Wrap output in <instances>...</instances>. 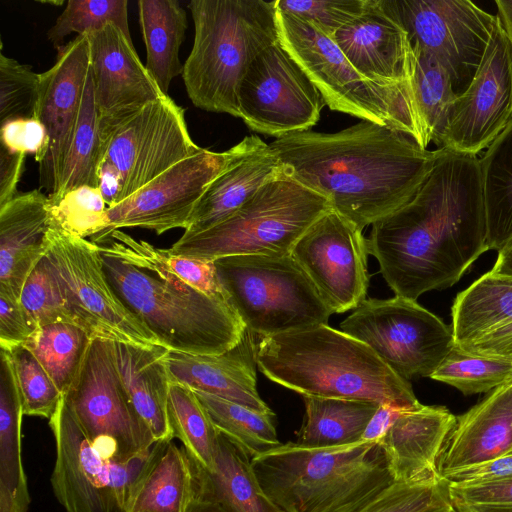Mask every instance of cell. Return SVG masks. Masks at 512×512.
<instances>
[{
    "mask_svg": "<svg viewBox=\"0 0 512 512\" xmlns=\"http://www.w3.org/2000/svg\"><path fill=\"white\" fill-rule=\"evenodd\" d=\"M270 146L288 176L362 231L410 202L442 152L363 120L335 133H290Z\"/></svg>",
    "mask_w": 512,
    "mask_h": 512,
    "instance_id": "cell-2",
    "label": "cell"
},
{
    "mask_svg": "<svg viewBox=\"0 0 512 512\" xmlns=\"http://www.w3.org/2000/svg\"><path fill=\"white\" fill-rule=\"evenodd\" d=\"M46 240V259L78 325L112 341L159 344L113 291L98 244L52 228Z\"/></svg>",
    "mask_w": 512,
    "mask_h": 512,
    "instance_id": "cell-14",
    "label": "cell"
},
{
    "mask_svg": "<svg viewBox=\"0 0 512 512\" xmlns=\"http://www.w3.org/2000/svg\"><path fill=\"white\" fill-rule=\"evenodd\" d=\"M89 69L88 36L81 34L60 47L55 64L40 74L35 119L45 129L46 143L36 161L39 164V186L50 194L55 193L60 185Z\"/></svg>",
    "mask_w": 512,
    "mask_h": 512,
    "instance_id": "cell-20",
    "label": "cell"
},
{
    "mask_svg": "<svg viewBox=\"0 0 512 512\" xmlns=\"http://www.w3.org/2000/svg\"><path fill=\"white\" fill-rule=\"evenodd\" d=\"M457 346L468 353L512 361V322L483 335L474 342Z\"/></svg>",
    "mask_w": 512,
    "mask_h": 512,
    "instance_id": "cell-54",
    "label": "cell"
},
{
    "mask_svg": "<svg viewBox=\"0 0 512 512\" xmlns=\"http://www.w3.org/2000/svg\"><path fill=\"white\" fill-rule=\"evenodd\" d=\"M40 74L0 53V122L35 118Z\"/></svg>",
    "mask_w": 512,
    "mask_h": 512,
    "instance_id": "cell-46",
    "label": "cell"
},
{
    "mask_svg": "<svg viewBox=\"0 0 512 512\" xmlns=\"http://www.w3.org/2000/svg\"><path fill=\"white\" fill-rule=\"evenodd\" d=\"M99 248L113 291L160 345L172 351L217 355L241 341L246 327L228 302Z\"/></svg>",
    "mask_w": 512,
    "mask_h": 512,
    "instance_id": "cell-6",
    "label": "cell"
},
{
    "mask_svg": "<svg viewBox=\"0 0 512 512\" xmlns=\"http://www.w3.org/2000/svg\"><path fill=\"white\" fill-rule=\"evenodd\" d=\"M332 38L366 78L384 85L412 84V46L406 31L384 9L381 0H369L364 12Z\"/></svg>",
    "mask_w": 512,
    "mask_h": 512,
    "instance_id": "cell-22",
    "label": "cell"
},
{
    "mask_svg": "<svg viewBox=\"0 0 512 512\" xmlns=\"http://www.w3.org/2000/svg\"><path fill=\"white\" fill-rule=\"evenodd\" d=\"M290 255L332 313L354 310L366 299L367 239L362 230L333 209L307 229Z\"/></svg>",
    "mask_w": 512,
    "mask_h": 512,
    "instance_id": "cell-17",
    "label": "cell"
},
{
    "mask_svg": "<svg viewBox=\"0 0 512 512\" xmlns=\"http://www.w3.org/2000/svg\"><path fill=\"white\" fill-rule=\"evenodd\" d=\"M100 136L103 161L122 175L121 202L201 149L188 132L184 109L169 95L147 104Z\"/></svg>",
    "mask_w": 512,
    "mask_h": 512,
    "instance_id": "cell-15",
    "label": "cell"
},
{
    "mask_svg": "<svg viewBox=\"0 0 512 512\" xmlns=\"http://www.w3.org/2000/svg\"><path fill=\"white\" fill-rule=\"evenodd\" d=\"M121 259L155 274L183 282L211 297L226 301L215 262L172 254L116 229L97 243Z\"/></svg>",
    "mask_w": 512,
    "mask_h": 512,
    "instance_id": "cell-32",
    "label": "cell"
},
{
    "mask_svg": "<svg viewBox=\"0 0 512 512\" xmlns=\"http://www.w3.org/2000/svg\"><path fill=\"white\" fill-rule=\"evenodd\" d=\"M448 500L442 479L393 481L353 512H426Z\"/></svg>",
    "mask_w": 512,
    "mask_h": 512,
    "instance_id": "cell-48",
    "label": "cell"
},
{
    "mask_svg": "<svg viewBox=\"0 0 512 512\" xmlns=\"http://www.w3.org/2000/svg\"><path fill=\"white\" fill-rule=\"evenodd\" d=\"M20 302L36 328L59 321L77 324L67 308L46 256L40 260L26 279Z\"/></svg>",
    "mask_w": 512,
    "mask_h": 512,
    "instance_id": "cell-47",
    "label": "cell"
},
{
    "mask_svg": "<svg viewBox=\"0 0 512 512\" xmlns=\"http://www.w3.org/2000/svg\"><path fill=\"white\" fill-rule=\"evenodd\" d=\"M456 416L444 406L404 409L378 441L394 481L441 479L438 463Z\"/></svg>",
    "mask_w": 512,
    "mask_h": 512,
    "instance_id": "cell-25",
    "label": "cell"
},
{
    "mask_svg": "<svg viewBox=\"0 0 512 512\" xmlns=\"http://www.w3.org/2000/svg\"><path fill=\"white\" fill-rule=\"evenodd\" d=\"M330 209L326 198L283 172L230 217L205 231L183 234L168 249L175 255L213 261L234 255H287Z\"/></svg>",
    "mask_w": 512,
    "mask_h": 512,
    "instance_id": "cell-8",
    "label": "cell"
},
{
    "mask_svg": "<svg viewBox=\"0 0 512 512\" xmlns=\"http://www.w3.org/2000/svg\"><path fill=\"white\" fill-rule=\"evenodd\" d=\"M490 271L500 275L512 276V239L498 251L496 262Z\"/></svg>",
    "mask_w": 512,
    "mask_h": 512,
    "instance_id": "cell-58",
    "label": "cell"
},
{
    "mask_svg": "<svg viewBox=\"0 0 512 512\" xmlns=\"http://www.w3.org/2000/svg\"><path fill=\"white\" fill-rule=\"evenodd\" d=\"M497 16L512 47V0H496Z\"/></svg>",
    "mask_w": 512,
    "mask_h": 512,
    "instance_id": "cell-59",
    "label": "cell"
},
{
    "mask_svg": "<svg viewBox=\"0 0 512 512\" xmlns=\"http://www.w3.org/2000/svg\"><path fill=\"white\" fill-rule=\"evenodd\" d=\"M257 367L269 380L302 396L420 404L409 381L390 369L365 343L320 324L256 343Z\"/></svg>",
    "mask_w": 512,
    "mask_h": 512,
    "instance_id": "cell-3",
    "label": "cell"
},
{
    "mask_svg": "<svg viewBox=\"0 0 512 512\" xmlns=\"http://www.w3.org/2000/svg\"><path fill=\"white\" fill-rule=\"evenodd\" d=\"M189 512H227L221 505L216 501L199 494V497L195 501L194 505Z\"/></svg>",
    "mask_w": 512,
    "mask_h": 512,
    "instance_id": "cell-60",
    "label": "cell"
},
{
    "mask_svg": "<svg viewBox=\"0 0 512 512\" xmlns=\"http://www.w3.org/2000/svg\"><path fill=\"white\" fill-rule=\"evenodd\" d=\"M64 397L84 433L104 457L126 459L155 443L123 385L114 341L98 336L92 339Z\"/></svg>",
    "mask_w": 512,
    "mask_h": 512,
    "instance_id": "cell-12",
    "label": "cell"
},
{
    "mask_svg": "<svg viewBox=\"0 0 512 512\" xmlns=\"http://www.w3.org/2000/svg\"><path fill=\"white\" fill-rule=\"evenodd\" d=\"M239 113L253 131L276 138L310 130L326 105L280 40L252 61L239 88Z\"/></svg>",
    "mask_w": 512,
    "mask_h": 512,
    "instance_id": "cell-16",
    "label": "cell"
},
{
    "mask_svg": "<svg viewBox=\"0 0 512 512\" xmlns=\"http://www.w3.org/2000/svg\"><path fill=\"white\" fill-rule=\"evenodd\" d=\"M21 396L8 352L0 353V512H27L31 502L22 461Z\"/></svg>",
    "mask_w": 512,
    "mask_h": 512,
    "instance_id": "cell-30",
    "label": "cell"
},
{
    "mask_svg": "<svg viewBox=\"0 0 512 512\" xmlns=\"http://www.w3.org/2000/svg\"><path fill=\"white\" fill-rule=\"evenodd\" d=\"M87 36L100 132L164 96L117 25L107 23Z\"/></svg>",
    "mask_w": 512,
    "mask_h": 512,
    "instance_id": "cell-21",
    "label": "cell"
},
{
    "mask_svg": "<svg viewBox=\"0 0 512 512\" xmlns=\"http://www.w3.org/2000/svg\"><path fill=\"white\" fill-rule=\"evenodd\" d=\"M26 154L0 145V207L16 196L17 184L24 170Z\"/></svg>",
    "mask_w": 512,
    "mask_h": 512,
    "instance_id": "cell-55",
    "label": "cell"
},
{
    "mask_svg": "<svg viewBox=\"0 0 512 512\" xmlns=\"http://www.w3.org/2000/svg\"><path fill=\"white\" fill-rule=\"evenodd\" d=\"M108 206L99 188L81 186L59 197L48 196L49 228L86 239L109 227Z\"/></svg>",
    "mask_w": 512,
    "mask_h": 512,
    "instance_id": "cell-43",
    "label": "cell"
},
{
    "mask_svg": "<svg viewBox=\"0 0 512 512\" xmlns=\"http://www.w3.org/2000/svg\"><path fill=\"white\" fill-rule=\"evenodd\" d=\"M200 494L196 463L167 442L138 483L128 512H189Z\"/></svg>",
    "mask_w": 512,
    "mask_h": 512,
    "instance_id": "cell-29",
    "label": "cell"
},
{
    "mask_svg": "<svg viewBox=\"0 0 512 512\" xmlns=\"http://www.w3.org/2000/svg\"><path fill=\"white\" fill-rule=\"evenodd\" d=\"M116 365L123 385L155 442L173 439L167 403L172 383L166 364L168 349L114 341Z\"/></svg>",
    "mask_w": 512,
    "mask_h": 512,
    "instance_id": "cell-28",
    "label": "cell"
},
{
    "mask_svg": "<svg viewBox=\"0 0 512 512\" xmlns=\"http://www.w3.org/2000/svg\"><path fill=\"white\" fill-rule=\"evenodd\" d=\"M406 31L412 49L433 57L457 96L472 82L488 46L496 15L469 0H381Z\"/></svg>",
    "mask_w": 512,
    "mask_h": 512,
    "instance_id": "cell-13",
    "label": "cell"
},
{
    "mask_svg": "<svg viewBox=\"0 0 512 512\" xmlns=\"http://www.w3.org/2000/svg\"><path fill=\"white\" fill-rule=\"evenodd\" d=\"M226 300L260 337L327 324L333 314L287 255H234L214 260Z\"/></svg>",
    "mask_w": 512,
    "mask_h": 512,
    "instance_id": "cell-9",
    "label": "cell"
},
{
    "mask_svg": "<svg viewBox=\"0 0 512 512\" xmlns=\"http://www.w3.org/2000/svg\"><path fill=\"white\" fill-rule=\"evenodd\" d=\"M167 415L173 438H177L196 465L211 471L219 432L195 392L180 383L170 385Z\"/></svg>",
    "mask_w": 512,
    "mask_h": 512,
    "instance_id": "cell-39",
    "label": "cell"
},
{
    "mask_svg": "<svg viewBox=\"0 0 512 512\" xmlns=\"http://www.w3.org/2000/svg\"><path fill=\"white\" fill-rule=\"evenodd\" d=\"M487 248L497 252L512 239V119L479 158Z\"/></svg>",
    "mask_w": 512,
    "mask_h": 512,
    "instance_id": "cell-35",
    "label": "cell"
},
{
    "mask_svg": "<svg viewBox=\"0 0 512 512\" xmlns=\"http://www.w3.org/2000/svg\"><path fill=\"white\" fill-rule=\"evenodd\" d=\"M512 452V382L456 417L438 463L440 478Z\"/></svg>",
    "mask_w": 512,
    "mask_h": 512,
    "instance_id": "cell-26",
    "label": "cell"
},
{
    "mask_svg": "<svg viewBox=\"0 0 512 512\" xmlns=\"http://www.w3.org/2000/svg\"><path fill=\"white\" fill-rule=\"evenodd\" d=\"M138 10L145 66L160 91L168 95L172 79L183 71L179 49L187 29L186 12L176 0H140Z\"/></svg>",
    "mask_w": 512,
    "mask_h": 512,
    "instance_id": "cell-34",
    "label": "cell"
},
{
    "mask_svg": "<svg viewBox=\"0 0 512 512\" xmlns=\"http://www.w3.org/2000/svg\"><path fill=\"white\" fill-rule=\"evenodd\" d=\"M8 353L16 375L24 415L49 420L57 410L63 394L40 361L23 344Z\"/></svg>",
    "mask_w": 512,
    "mask_h": 512,
    "instance_id": "cell-45",
    "label": "cell"
},
{
    "mask_svg": "<svg viewBox=\"0 0 512 512\" xmlns=\"http://www.w3.org/2000/svg\"><path fill=\"white\" fill-rule=\"evenodd\" d=\"M35 329L20 300L0 292L1 350L9 352L22 345Z\"/></svg>",
    "mask_w": 512,
    "mask_h": 512,
    "instance_id": "cell-51",
    "label": "cell"
},
{
    "mask_svg": "<svg viewBox=\"0 0 512 512\" xmlns=\"http://www.w3.org/2000/svg\"><path fill=\"white\" fill-rule=\"evenodd\" d=\"M48 197L38 189L17 193L0 207V292L20 300L31 271L46 255Z\"/></svg>",
    "mask_w": 512,
    "mask_h": 512,
    "instance_id": "cell-27",
    "label": "cell"
},
{
    "mask_svg": "<svg viewBox=\"0 0 512 512\" xmlns=\"http://www.w3.org/2000/svg\"><path fill=\"white\" fill-rule=\"evenodd\" d=\"M94 337L78 324L59 321L37 327L23 345L40 361L64 395Z\"/></svg>",
    "mask_w": 512,
    "mask_h": 512,
    "instance_id": "cell-38",
    "label": "cell"
},
{
    "mask_svg": "<svg viewBox=\"0 0 512 512\" xmlns=\"http://www.w3.org/2000/svg\"><path fill=\"white\" fill-rule=\"evenodd\" d=\"M397 375L430 377L455 346L452 328L416 300L365 299L340 323Z\"/></svg>",
    "mask_w": 512,
    "mask_h": 512,
    "instance_id": "cell-11",
    "label": "cell"
},
{
    "mask_svg": "<svg viewBox=\"0 0 512 512\" xmlns=\"http://www.w3.org/2000/svg\"><path fill=\"white\" fill-rule=\"evenodd\" d=\"M452 332L464 345L512 322V276L489 271L454 299Z\"/></svg>",
    "mask_w": 512,
    "mask_h": 512,
    "instance_id": "cell-33",
    "label": "cell"
},
{
    "mask_svg": "<svg viewBox=\"0 0 512 512\" xmlns=\"http://www.w3.org/2000/svg\"><path fill=\"white\" fill-rule=\"evenodd\" d=\"M234 155V146L223 152L201 148L179 161L135 194L108 208L109 227L91 238L98 243L111 231L140 227L160 235L187 227L189 217L209 184Z\"/></svg>",
    "mask_w": 512,
    "mask_h": 512,
    "instance_id": "cell-19",
    "label": "cell"
},
{
    "mask_svg": "<svg viewBox=\"0 0 512 512\" xmlns=\"http://www.w3.org/2000/svg\"><path fill=\"white\" fill-rule=\"evenodd\" d=\"M246 329L241 341L217 355L169 350L165 360L172 382L263 413H273L256 386V342Z\"/></svg>",
    "mask_w": 512,
    "mask_h": 512,
    "instance_id": "cell-24",
    "label": "cell"
},
{
    "mask_svg": "<svg viewBox=\"0 0 512 512\" xmlns=\"http://www.w3.org/2000/svg\"><path fill=\"white\" fill-rule=\"evenodd\" d=\"M445 483L448 498L459 512L512 508V476L489 482Z\"/></svg>",
    "mask_w": 512,
    "mask_h": 512,
    "instance_id": "cell-50",
    "label": "cell"
},
{
    "mask_svg": "<svg viewBox=\"0 0 512 512\" xmlns=\"http://www.w3.org/2000/svg\"><path fill=\"white\" fill-rule=\"evenodd\" d=\"M404 409L409 408H402L391 403L379 404L377 410L368 422L361 440L378 442Z\"/></svg>",
    "mask_w": 512,
    "mask_h": 512,
    "instance_id": "cell-56",
    "label": "cell"
},
{
    "mask_svg": "<svg viewBox=\"0 0 512 512\" xmlns=\"http://www.w3.org/2000/svg\"><path fill=\"white\" fill-rule=\"evenodd\" d=\"M512 476V452L487 462L452 472L442 478L445 482H489Z\"/></svg>",
    "mask_w": 512,
    "mask_h": 512,
    "instance_id": "cell-53",
    "label": "cell"
},
{
    "mask_svg": "<svg viewBox=\"0 0 512 512\" xmlns=\"http://www.w3.org/2000/svg\"><path fill=\"white\" fill-rule=\"evenodd\" d=\"M512 119V47L496 15L481 64L457 96L438 148L477 155Z\"/></svg>",
    "mask_w": 512,
    "mask_h": 512,
    "instance_id": "cell-18",
    "label": "cell"
},
{
    "mask_svg": "<svg viewBox=\"0 0 512 512\" xmlns=\"http://www.w3.org/2000/svg\"><path fill=\"white\" fill-rule=\"evenodd\" d=\"M194 43L183 65L189 99L240 117L239 88L252 61L279 40L276 0H192Z\"/></svg>",
    "mask_w": 512,
    "mask_h": 512,
    "instance_id": "cell-5",
    "label": "cell"
},
{
    "mask_svg": "<svg viewBox=\"0 0 512 512\" xmlns=\"http://www.w3.org/2000/svg\"><path fill=\"white\" fill-rule=\"evenodd\" d=\"M305 415L297 443L329 447L358 442L379 404L369 401L303 396Z\"/></svg>",
    "mask_w": 512,
    "mask_h": 512,
    "instance_id": "cell-36",
    "label": "cell"
},
{
    "mask_svg": "<svg viewBox=\"0 0 512 512\" xmlns=\"http://www.w3.org/2000/svg\"><path fill=\"white\" fill-rule=\"evenodd\" d=\"M104 151L99 130L97 107L91 69L83 92L80 114L73 141L65 161L58 190L49 197H59L81 186L99 188L100 168Z\"/></svg>",
    "mask_w": 512,
    "mask_h": 512,
    "instance_id": "cell-37",
    "label": "cell"
},
{
    "mask_svg": "<svg viewBox=\"0 0 512 512\" xmlns=\"http://www.w3.org/2000/svg\"><path fill=\"white\" fill-rule=\"evenodd\" d=\"M367 248L397 296L457 283L488 251L478 156L442 148L414 198L372 225Z\"/></svg>",
    "mask_w": 512,
    "mask_h": 512,
    "instance_id": "cell-1",
    "label": "cell"
},
{
    "mask_svg": "<svg viewBox=\"0 0 512 512\" xmlns=\"http://www.w3.org/2000/svg\"><path fill=\"white\" fill-rule=\"evenodd\" d=\"M45 143V129L35 118L15 119L1 125V144L13 152L33 153L36 160Z\"/></svg>",
    "mask_w": 512,
    "mask_h": 512,
    "instance_id": "cell-52",
    "label": "cell"
},
{
    "mask_svg": "<svg viewBox=\"0 0 512 512\" xmlns=\"http://www.w3.org/2000/svg\"><path fill=\"white\" fill-rule=\"evenodd\" d=\"M413 91L427 143L437 148L457 98L450 78L430 55L414 50Z\"/></svg>",
    "mask_w": 512,
    "mask_h": 512,
    "instance_id": "cell-41",
    "label": "cell"
},
{
    "mask_svg": "<svg viewBox=\"0 0 512 512\" xmlns=\"http://www.w3.org/2000/svg\"><path fill=\"white\" fill-rule=\"evenodd\" d=\"M426 512H459L450 502V500L437 505Z\"/></svg>",
    "mask_w": 512,
    "mask_h": 512,
    "instance_id": "cell-61",
    "label": "cell"
},
{
    "mask_svg": "<svg viewBox=\"0 0 512 512\" xmlns=\"http://www.w3.org/2000/svg\"><path fill=\"white\" fill-rule=\"evenodd\" d=\"M369 0H276L280 11L292 14L331 36L357 19Z\"/></svg>",
    "mask_w": 512,
    "mask_h": 512,
    "instance_id": "cell-49",
    "label": "cell"
},
{
    "mask_svg": "<svg viewBox=\"0 0 512 512\" xmlns=\"http://www.w3.org/2000/svg\"><path fill=\"white\" fill-rule=\"evenodd\" d=\"M99 190L109 208L121 202L123 179L119 170L107 161L100 168Z\"/></svg>",
    "mask_w": 512,
    "mask_h": 512,
    "instance_id": "cell-57",
    "label": "cell"
},
{
    "mask_svg": "<svg viewBox=\"0 0 512 512\" xmlns=\"http://www.w3.org/2000/svg\"><path fill=\"white\" fill-rule=\"evenodd\" d=\"M283 172L270 144L257 136L245 137L234 145L232 159L196 203L183 234H196L221 223Z\"/></svg>",
    "mask_w": 512,
    "mask_h": 512,
    "instance_id": "cell-23",
    "label": "cell"
},
{
    "mask_svg": "<svg viewBox=\"0 0 512 512\" xmlns=\"http://www.w3.org/2000/svg\"><path fill=\"white\" fill-rule=\"evenodd\" d=\"M283 512H353L394 480L379 442L314 447L288 442L251 459Z\"/></svg>",
    "mask_w": 512,
    "mask_h": 512,
    "instance_id": "cell-4",
    "label": "cell"
},
{
    "mask_svg": "<svg viewBox=\"0 0 512 512\" xmlns=\"http://www.w3.org/2000/svg\"><path fill=\"white\" fill-rule=\"evenodd\" d=\"M107 23H114L131 39L127 0H69L47 37L59 49L71 33L88 34Z\"/></svg>",
    "mask_w": 512,
    "mask_h": 512,
    "instance_id": "cell-44",
    "label": "cell"
},
{
    "mask_svg": "<svg viewBox=\"0 0 512 512\" xmlns=\"http://www.w3.org/2000/svg\"><path fill=\"white\" fill-rule=\"evenodd\" d=\"M468 512H512V508H508V509H491V510H482V511H468Z\"/></svg>",
    "mask_w": 512,
    "mask_h": 512,
    "instance_id": "cell-62",
    "label": "cell"
},
{
    "mask_svg": "<svg viewBox=\"0 0 512 512\" xmlns=\"http://www.w3.org/2000/svg\"><path fill=\"white\" fill-rule=\"evenodd\" d=\"M430 378L464 395L491 392L512 382V361L468 353L455 344Z\"/></svg>",
    "mask_w": 512,
    "mask_h": 512,
    "instance_id": "cell-42",
    "label": "cell"
},
{
    "mask_svg": "<svg viewBox=\"0 0 512 512\" xmlns=\"http://www.w3.org/2000/svg\"><path fill=\"white\" fill-rule=\"evenodd\" d=\"M279 40L300 64L331 110L388 126L427 149L413 84L384 85L360 74L333 38L277 8Z\"/></svg>",
    "mask_w": 512,
    "mask_h": 512,
    "instance_id": "cell-7",
    "label": "cell"
},
{
    "mask_svg": "<svg viewBox=\"0 0 512 512\" xmlns=\"http://www.w3.org/2000/svg\"><path fill=\"white\" fill-rule=\"evenodd\" d=\"M218 432L254 458L281 444L274 413H263L223 398L193 390Z\"/></svg>",
    "mask_w": 512,
    "mask_h": 512,
    "instance_id": "cell-40",
    "label": "cell"
},
{
    "mask_svg": "<svg viewBox=\"0 0 512 512\" xmlns=\"http://www.w3.org/2000/svg\"><path fill=\"white\" fill-rule=\"evenodd\" d=\"M49 426L56 445L51 486L66 512H128L138 483L167 443L108 459L84 433L64 395Z\"/></svg>",
    "mask_w": 512,
    "mask_h": 512,
    "instance_id": "cell-10",
    "label": "cell"
},
{
    "mask_svg": "<svg viewBox=\"0 0 512 512\" xmlns=\"http://www.w3.org/2000/svg\"><path fill=\"white\" fill-rule=\"evenodd\" d=\"M198 469L200 493L227 512H283L261 487L250 456L223 435L213 469Z\"/></svg>",
    "mask_w": 512,
    "mask_h": 512,
    "instance_id": "cell-31",
    "label": "cell"
}]
</instances>
